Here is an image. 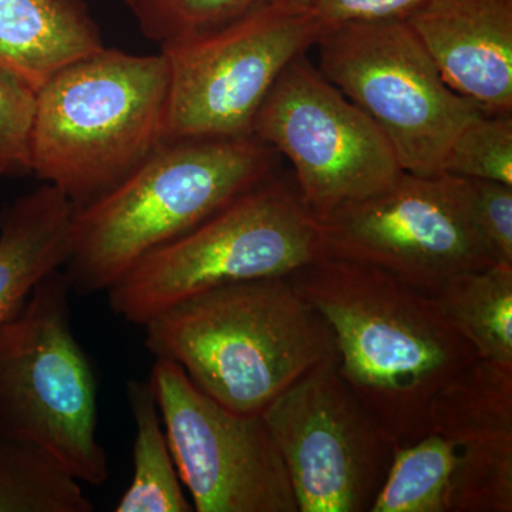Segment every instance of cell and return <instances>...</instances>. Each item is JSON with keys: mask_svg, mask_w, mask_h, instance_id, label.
<instances>
[{"mask_svg": "<svg viewBox=\"0 0 512 512\" xmlns=\"http://www.w3.org/2000/svg\"><path fill=\"white\" fill-rule=\"evenodd\" d=\"M289 279L328 323L340 376L380 429L396 447L423 436L431 404L478 359L436 296L345 259H316Z\"/></svg>", "mask_w": 512, "mask_h": 512, "instance_id": "1", "label": "cell"}, {"mask_svg": "<svg viewBox=\"0 0 512 512\" xmlns=\"http://www.w3.org/2000/svg\"><path fill=\"white\" fill-rule=\"evenodd\" d=\"M146 348L239 414H262L323 360L332 330L289 276L218 286L184 299L143 326Z\"/></svg>", "mask_w": 512, "mask_h": 512, "instance_id": "2", "label": "cell"}, {"mask_svg": "<svg viewBox=\"0 0 512 512\" xmlns=\"http://www.w3.org/2000/svg\"><path fill=\"white\" fill-rule=\"evenodd\" d=\"M278 156L255 136L163 141L113 190L74 210L63 266L72 292L107 291L143 256L275 174Z\"/></svg>", "mask_w": 512, "mask_h": 512, "instance_id": "3", "label": "cell"}, {"mask_svg": "<svg viewBox=\"0 0 512 512\" xmlns=\"http://www.w3.org/2000/svg\"><path fill=\"white\" fill-rule=\"evenodd\" d=\"M163 53L107 49L63 67L37 90L30 173L74 210L113 190L164 141Z\"/></svg>", "mask_w": 512, "mask_h": 512, "instance_id": "4", "label": "cell"}, {"mask_svg": "<svg viewBox=\"0 0 512 512\" xmlns=\"http://www.w3.org/2000/svg\"><path fill=\"white\" fill-rule=\"evenodd\" d=\"M323 258L318 218L278 171L173 242L143 256L107 289L111 311L144 326L218 286L289 276Z\"/></svg>", "mask_w": 512, "mask_h": 512, "instance_id": "5", "label": "cell"}, {"mask_svg": "<svg viewBox=\"0 0 512 512\" xmlns=\"http://www.w3.org/2000/svg\"><path fill=\"white\" fill-rule=\"evenodd\" d=\"M72 293L57 269L0 323V431L45 447L80 483L103 485L99 383L73 332Z\"/></svg>", "mask_w": 512, "mask_h": 512, "instance_id": "6", "label": "cell"}, {"mask_svg": "<svg viewBox=\"0 0 512 512\" xmlns=\"http://www.w3.org/2000/svg\"><path fill=\"white\" fill-rule=\"evenodd\" d=\"M326 32L315 10L285 0L221 28L160 47L168 64L164 141L254 136L285 67Z\"/></svg>", "mask_w": 512, "mask_h": 512, "instance_id": "7", "label": "cell"}, {"mask_svg": "<svg viewBox=\"0 0 512 512\" xmlns=\"http://www.w3.org/2000/svg\"><path fill=\"white\" fill-rule=\"evenodd\" d=\"M316 46L319 72L375 121L406 173L443 174L454 138L488 113L444 82L407 22L349 23Z\"/></svg>", "mask_w": 512, "mask_h": 512, "instance_id": "8", "label": "cell"}, {"mask_svg": "<svg viewBox=\"0 0 512 512\" xmlns=\"http://www.w3.org/2000/svg\"><path fill=\"white\" fill-rule=\"evenodd\" d=\"M323 258L382 269L434 295L448 279L497 264L474 224L466 178L403 171L384 190L318 218Z\"/></svg>", "mask_w": 512, "mask_h": 512, "instance_id": "9", "label": "cell"}, {"mask_svg": "<svg viewBox=\"0 0 512 512\" xmlns=\"http://www.w3.org/2000/svg\"><path fill=\"white\" fill-rule=\"evenodd\" d=\"M252 134L288 158L296 188L316 218L384 190L403 173L375 121L326 80L306 53L278 77Z\"/></svg>", "mask_w": 512, "mask_h": 512, "instance_id": "10", "label": "cell"}, {"mask_svg": "<svg viewBox=\"0 0 512 512\" xmlns=\"http://www.w3.org/2000/svg\"><path fill=\"white\" fill-rule=\"evenodd\" d=\"M291 478L299 512H370L396 444L323 360L261 414Z\"/></svg>", "mask_w": 512, "mask_h": 512, "instance_id": "11", "label": "cell"}, {"mask_svg": "<svg viewBox=\"0 0 512 512\" xmlns=\"http://www.w3.org/2000/svg\"><path fill=\"white\" fill-rule=\"evenodd\" d=\"M148 380L194 511L299 512L291 478L261 414L222 406L173 360L157 359Z\"/></svg>", "mask_w": 512, "mask_h": 512, "instance_id": "12", "label": "cell"}, {"mask_svg": "<svg viewBox=\"0 0 512 512\" xmlns=\"http://www.w3.org/2000/svg\"><path fill=\"white\" fill-rule=\"evenodd\" d=\"M413 453L450 512L512 511V366L477 359L431 404Z\"/></svg>", "mask_w": 512, "mask_h": 512, "instance_id": "13", "label": "cell"}, {"mask_svg": "<svg viewBox=\"0 0 512 512\" xmlns=\"http://www.w3.org/2000/svg\"><path fill=\"white\" fill-rule=\"evenodd\" d=\"M407 23L454 92L512 114V0H433Z\"/></svg>", "mask_w": 512, "mask_h": 512, "instance_id": "14", "label": "cell"}, {"mask_svg": "<svg viewBox=\"0 0 512 512\" xmlns=\"http://www.w3.org/2000/svg\"><path fill=\"white\" fill-rule=\"evenodd\" d=\"M103 47L86 0H0V66L33 89Z\"/></svg>", "mask_w": 512, "mask_h": 512, "instance_id": "15", "label": "cell"}, {"mask_svg": "<svg viewBox=\"0 0 512 512\" xmlns=\"http://www.w3.org/2000/svg\"><path fill=\"white\" fill-rule=\"evenodd\" d=\"M74 207L45 184L0 214V323L10 318L47 275L69 256Z\"/></svg>", "mask_w": 512, "mask_h": 512, "instance_id": "16", "label": "cell"}, {"mask_svg": "<svg viewBox=\"0 0 512 512\" xmlns=\"http://www.w3.org/2000/svg\"><path fill=\"white\" fill-rule=\"evenodd\" d=\"M128 409L136 426L133 478L116 512H192L175 467L156 394L150 380L126 383Z\"/></svg>", "mask_w": 512, "mask_h": 512, "instance_id": "17", "label": "cell"}, {"mask_svg": "<svg viewBox=\"0 0 512 512\" xmlns=\"http://www.w3.org/2000/svg\"><path fill=\"white\" fill-rule=\"evenodd\" d=\"M434 296L478 359L512 366V266L463 272Z\"/></svg>", "mask_w": 512, "mask_h": 512, "instance_id": "18", "label": "cell"}, {"mask_svg": "<svg viewBox=\"0 0 512 512\" xmlns=\"http://www.w3.org/2000/svg\"><path fill=\"white\" fill-rule=\"evenodd\" d=\"M92 501L45 447L0 431V512H93Z\"/></svg>", "mask_w": 512, "mask_h": 512, "instance_id": "19", "label": "cell"}, {"mask_svg": "<svg viewBox=\"0 0 512 512\" xmlns=\"http://www.w3.org/2000/svg\"><path fill=\"white\" fill-rule=\"evenodd\" d=\"M146 39L164 47L227 25L274 0H124Z\"/></svg>", "mask_w": 512, "mask_h": 512, "instance_id": "20", "label": "cell"}, {"mask_svg": "<svg viewBox=\"0 0 512 512\" xmlns=\"http://www.w3.org/2000/svg\"><path fill=\"white\" fill-rule=\"evenodd\" d=\"M443 174L512 187V114L484 113L466 124L448 148Z\"/></svg>", "mask_w": 512, "mask_h": 512, "instance_id": "21", "label": "cell"}, {"mask_svg": "<svg viewBox=\"0 0 512 512\" xmlns=\"http://www.w3.org/2000/svg\"><path fill=\"white\" fill-rule=\"evenodd\" d=\"M37 90L0 66V173L30 174V137Z\"/></svg>", "mask_w": 512, "mask_h": 512, "instance_id": "22", "label": "cell"}, {"mask_svg": "<svg viewBox=\"0 0 512 512\" xmlns=\"http://www.w3.org/2000/svg\"><path fill=\"white\" fill-rule=\"evenodd\" d=\"M474 224L497 264L512 266V187L466 178Z\"/></svg>", "mask_w": 512, "mask_h": 512, "instance_id": "23", "label": "cell"}, {"mask_svg": "<svg viewBox=\"0 0 512 512\" xmlns=\"http://www.w3.org/2000/svg\"><path fill=\"white\" fill-rule=\"evenodd\" d=\"M433 0H315V10L326 30L349 23L407 22Z\"/></svg>", "mask_w": 512, "mask_h": 512, "instance_id": "24", "label": "cell"}, {"mask_svg": "<svg viewBox=\"0 0 512 512\" xmlns=\"http://www.w3.org/2000/svg\"><path fill=\"white\" fill-rule=\"evenodd\" d=\"M285 2L295 3V5L308 6V8H312L313 2H315V0H285Z\"/></svg>", "mask_w": 512, "mask_h": 512, "instance_id": "25", "label": "cell"}, {"mask_svg": "<svg viewBox=\"0 0 512 512\" xmlns=\"http://www.w3.org/2000/svg\"><path fill=\"white\" fill-rule=\"evenodd\" d=\"M2 178H3V175H2V173H0V180H2Z\"/></svg>", "mask_w": 512, "mask_h": 512, "instance_id": "26", "label": "cell"}]
</instances>
